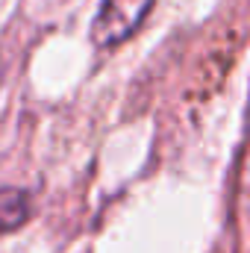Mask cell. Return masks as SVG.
Returning <instances> with one entry per match:
<instances>
[{"instance_id": "3", "label": "cell", "mask_w": 250, "mask_h": 253, "mask_svg": "<svg viewBox=\"0 0 250 253\" xmlns=\"http://www.w3.org/2000/svg\"><path fill=\"white\" fill-rule=\"evenodd\" d=\"M0 80H3V65H0Z\"/></svg>"}, {"instance_id": "2", "label": "cell", "mask_w": 250, "mask_h": 253, "mask_svg": "<svg viewBox=\"0 0 250 253\" xmlns=\"http://www.w3.org/2000/svg\"><path fill=\"white\" fill-rule=\"evenodd\" d=\"M27 218H30V194L15 186H3L0 189V236L12 233Z\"/></svg>"}, {"instance_id": "1", "label": "cell", "mask_w": 250, "mask_h": 253, "mask_svg": "<svg viewBox=\"0 0 250 253\" xmlns=\"http://www.w3.org/2000/svg\"><path fill=\"white\" fill-rule=\"evenodd\" d=\"M153 0H100L91 21V42L97 47H115L126 42L150 15Z\"/></svg>"}]
</instances>
